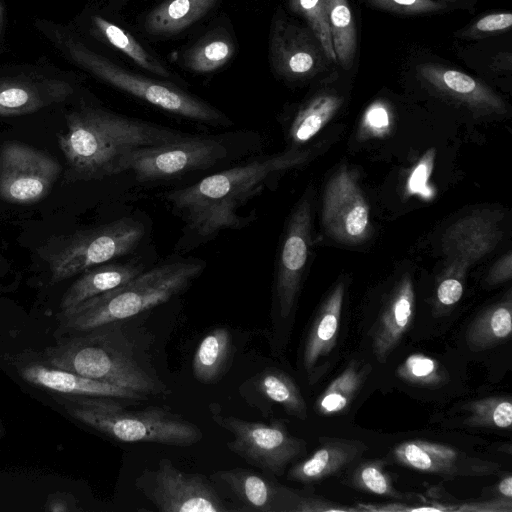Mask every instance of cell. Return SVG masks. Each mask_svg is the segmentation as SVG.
Masks as SVG:
<instances>
[{"mask_svg": "<svg viewBox=\"0 0 512 512\" xmlns=\"http://www.w3.org/2000/svg\"><path fill=\"white\" fill-rule=\"evenodd\" d=\"M66 120L67 132L59 136L58 142L66 159L69 181L117 175L120 160L129 151L189 135L92 107L73 111Z\"/></svg>", "mask_w": 512, "mask_h": 512, "instance_id": "obj_1", "label": "cell"}, {"mask_svg": "<svg viewBox=\"0 0 512 512\" xmlns=\"http://www.w3.org/2000/svg\"><path fill=\"white\" fill-rule=\"evenodd\" d=\"M295 162L289 154L254 159L244 165L209 175L200 181L167 193L185 228L202 239L226 229H240L253 221L238 215L239 209L263 192L268 180Z\"/></svg>", "mask_w": 512, "mask_h": 512, "instance_id": "obj_2", "label": "cell"}, {"mask_svg": "<svg viewBox=\"0 0 512 512\" xmlns=\"http://www.w3.org/2000/svg\"><path fill=\"white\" fill-rule=\"evenodd\" d=\"M204 270L199 260H180L143 271L128 282L60 311L59 330L75 333L118 323L185 291Z\"/></svg>", "mask_w": 512, "mask_h": 512, "instance_id": "obj_3", "label": "cell"}, {"mask_svg": "<svg viewBox=\"0 0 512 512\" xmlns=\"http://www.w3.org/2000/svg\"><path fill=\"white\" fill-rule=\"evenodd\" d=\"M47 365L148 396L164 386L138 362L116 323L71 333L43 352Z\"/></svg>", "mask_w": 512, "mask_h": 512, "instance_id": "obj_4", "label": "cell"}, {"mask_svg": "<svg viewBox=\"0 0 512 512\" xmlns=\"http://www.w3.org/2000/svg\"><path fill=\"white\" fill-rule=\"evenodd\" d=\"M51 396L73 419L115 441L188 447L203 436L196 424L162 407L128 410L113 397Z\"/></svg>", "mask_w": 512, "mask_h": 512, "instance_id": "obj_5", "label": "cell"}, {"mask_svg": "<svg viewBox=\"0 0 512 512\" xmlns=\"http://www.w3.org/2000/svg\"><path fill=\"white\" fill-rule=\"evenodd\" d=\"M50 32V38L67 58L107 84L192 121L212 126L232 125L224 113L182 90L172 81L149 78L126 70L91 50L65 29L55 27Z\"/></svg>", "mask_w": 512, "mask_h": 512, "instance_id": "obj_6", "label": "cell"}, {"mask_svg": "<svg viewBox=\"0 0 512 512\" xmlns=\"http://www.w3.org/2000/svg\"><path fill=\"white\" fill-rule=\"evenodd\" d=\"M144 234L141 222L121 218L58 237L47 245L44 256L51 271L50 282L56 284L133 252Z\"/></svg>", "mask_w": 512, "mask_h": 512, "instance_id": "obj_7", "label": "cell"}, {"mask_svg": "<svg viewBox=\"0 0 512 512\" xmlns=\"http://www.w3.org/2000/svg\"><path fill=\"white\" fill-rule=\"evenodd\" d=\"M228 156V148L213 137L191 136L129 151L119 163V174L132 172L140 182L166 180L211 168Z\"/></svg>", "mask_w": 512, "mask_h": 512, "instance_id": "obj_8", "label": "cell"}, {"mask_svg": "<svg viewBox=\"0 0 512 512\" xmlns=\"http://www.w3.org/2000/svg\"><path fill=\"white\" fill-rule=\"evenodd\" d=\"M213 419L233 435L227 443L230 451L274 475H282L288 464L305 452V442L291 435L280 420L264 423L223 415Z\"/></svg>", "mask_w": 512, "mask_h": 512, "instance_id": "obj_9", "label": "cell"}, {"mask_svg": "<svg viewBox=\"0 0 512 512\" xmlns=\"http://www.w3.org/2000/svg\"><path fill=\"white\" fill-rule=\"evenodd\" d=\"M61 173L52 155L21 143L0 148V198L29 205L45 198Z\"/></svg>", "mask_w": 512, "mask_h": 512, "instance_id": "obj_10", "label": "cell"}, {"mask_svg": "<svg viewBox=\"0 0 512 512\" xmlns=\"http://www.w3.org/2000/svg\"><path fill=\"white\" fill-rule=\"evenodd\" d=\"M145 493L161 512L230 510L205 476L181 471L166 458L159 461L154 480Z\"/></svg>", "mask_w": 512, "mask_h": 512, "instance_id": "obj_11", "label": "cell"}, {"mask_svg": "<svg viewBox=\"0 0 512 512\" xmlns=\"http://www.w3.org/2000/svg\"><path fill=\"white\" fill-rule=\"evenodd\" d=\"M321 52L323 50L310 29L275 17L270 32L269 54L278 75L300 79L313 74L321 67Z\"/></svg>", "mask_w": 512, "mask_h": 512, "instance_id": "obj_12", "label": "cell"}, {"mask_svg": "<svg viewBox=\"0 0 512 512\" xmlns=\"http://www.w3.org/2000/svg\"><path fill=\"white\" fill-rule=\"evenodd\" d=\"M394 460L424 473L448 477L485 476L497 473L500 465L471 457L450 446L424 441L409 440L393 449Z\"/></svg>", "mask_w": 512, "mask_h": 512, "instance_id": "obj_13", "label": "cell"}, {"mask_svg": "<svg viewBox=\"0 0 512 512\" xmlns=\"http://www.w3.org/2000/svg\"><path fill=\"white\" fill-rule=\"evenodd\" d=\"M307 214L302 206L292 217L279 254L275 293L282 318L291 313L297 296L300 273L307 260Z\"/></svg>", "mask_w": 512, "mask_h": 512, "instance_id": "obj_14", "label": "cell"}, {"mask_svg": "<svg viewBox=\"0 0 512 512\" xmlns=\"http://www.w3.org/2000/svg\"><path fill=\"white\" fill-rule=\"evenodd\" d=\"M19 372L27 383L50 393L113 397L126 401H141L147 398L126 388L41 363L27 364L20 368Z\"/></svg>", "mask_w": 512, "mask_h": 512, "instance_id": "obj_15", "label": "cell"}, {"mask_svg": "<svg viewBox=\"0 0 512 512\" xmlns=\"http://www.w3.org/2000/svg\"><path fill=\"white\" fill-rule=\"evenodd\" d=\"M73 93L66 81L44 77L0 80V116H19L65 101Z\"/></svg>", "mask_w": 512, "mask_h": 512, "instance_id": "obj_16", "label": "cell"}, {"mask_svg": "<svg viewBox=\"0 0 512 512\" xmlns=\"http://www.w3.org/2000/svg\"><path fill=\"white\" fill-rule=\"evenodd\" d=\"M327 228L342 239L360 237L368 224V207L359 189L345 174L330 184L324 209Z\"/></svg>", "mask_w": 512, "mask_h": 512, "instance_id": "obj_17", "label": "cell"}, {"mask_svg": "<svg viewBox=\"0 0 512 512\" xmlns=\"http://www.w3.org/2000/svg\"><path fill=\"white\" fill-rule=\"evenodd\" d=\"M366 449L357 440L324 438L321 446L310 457L290 468L287 477L299 483L320 481L355 461Z\"/></svg>", "mask_w": 512, "mask_h": 512, "instance_id": "obj_18", "label": "cell"}, {"mask_svg": "<svg viewBox=\"0 0 512 512\" xmlns=\"http://www.w3.org/2000/svg\"><path fill=\"white\" fill-rule=\"evenodd\" d=\"M414 294L409 281L402 283L385 305L373 328L372 348L384 363L401 341L413 318Z\"/></svg>", "mask_w": 512, "mask_h": 512, "instance_id": "obj_19", "label": "cell"}, {"mask_svg": "<svg viewBox=\"0 0 512 512\" xmlns=\"http://www.w3.org/2000/svg\"><path fill=\"white\" fill-rule=\"evenodd\" d=\"M342 301L343 289L338 287L318 312L307 335L303 364L311 381L320 377V361L326 359L336 345Z\"/></svg>", "mask_w": 512, "mask_h": 512, "instance_id": "obj_20", "label": "cell"}, {"mask_svg": "<svg viewBox=\"0 0 512 512\" xmlns=\"http://www.w3.org/2000/svg\"><path fill=\"white\" fill-rule=\"evenodd\" d=\"M143 271V264L138 262L104 263L92 267L81 273L64 293L60 310L72 308L89 298L114 289Z\"/></svg>", "mask_w": 512, "mask_h": 512, "instance_id": "obj_21", "label": "cell"}, {"mask_svg": "<svg viewBox=\"0 0 512 512\" xmlns=\"http://www.w3.org/2000/svg\"><path fill=\"white\" fill-rule=\"evenodd\" d=\"M225 485L244 507V510L278 511V489L264 476L243 468L221 470L212 476Z\"/></svg>", "mask_w": 512, "mask_h": 512, "instance_id": "obj_22", "label": "cell"}, {"mask_svg": "<svg viewBox=\"0 0 512 512\" xmlns=\"http://www.w3.org/2000/svg\"><path fill=\"white\" fill-rule=\"evenodd\" d=\"M217 0H164L144 19L148 34L171 36L178 34L205 16Z\"/></svg>", "mask_w": 512, "mask_h": 512, "instance_id": "obj_23", "label": "cell"}, {"mask_svg": "<svg viewBox=\"0 0 512 512\" xmlns=\"http://www.w3.org/2000/svg\"><path fill=\"white\" fill-rule=\"evenodd\" d=\"M92 27L102 40L125 54L142 69L169 81L174 79V74L168 67L124 28L99 15L92 17Z\"/></svg>", "mask_w": 512, "mask_h": 512, "instance_id": "obj_24", "label": "cell"}, {"mask_svg": "<svg viewBox=\"0 0 512 512\" xmlns=\"http://www.w3.org/2000/svg\"><path fill=\"white\" fill-rule=\"evenodd\" d=\"M371 369L369 363L350 361L317 398V413L322 416H333L345 411L364 385Z\"/></svg>", "mask_w": 512, "mask_h": 512, "instance_id": "obj_25", "label": "cell"}, {"mask_svg": "<svg viewBox=\"0 0 512 512\" xmlns=\"http://www.w3.org/2000/svg\"><path fill=\"white\" fill-rule=\"evenodd\" d=\"M232 353V337L227 328L211 330L199 343L193 356L194 377L201 383L218 380L228 365Z\"/></svg>", "mask_w": 512, "mask_h": 512, "instance_id": "obj_26", "label": "cell"}, {"mask_svg": "<svg viewBox=\"0 0 512 512\" xmlns=\"http://www.w3.org/2000/svg\"><path fill=\"white\" fill-rule=\"evenodd\" d=\"M236 52L226 32L214 31L192 45L182 57L186 69L199 74L214 72L227 64Z\"/></svg>", "mask_w": 512, "mask_h": 512, "instance_id": "obj_27", "label": "cell"}, {"mask_svg": "<svg viewBox=\"0 0 512 512\" xmlns=\"http://www.w3.org/2000/svg\"><path fill=\"white\" fill-rule=\"evenodd\" d=\"M257 390L267 399L278 403L291 416L305 420L306 402L294 382L285 372L276 368H266L254 380Z\"/></svg>", "mask_w": 512, "mask_h": 512, "instance_id": "obj_28", "label": "cell"}, {"mask_svg": "<svg viewBox=\"0 0 512 512\" xmlns=\"http://www.w3.org/2000/svg\"><path fill=\"white\" fill-rule=\"evenodd\" d=\"M511 331V305L504 303L494 306L478 316L469 325L466 340L472 349L483 350L508 339Z\"/></svg>", "mask_w": 512, "mask_h": 512, "instance_id": "obj_29", "label": "cell"}, {"mask_svg": "<svg viewBox=\"0 0 512 512\" xmlns=\"http://www.w3.org/2000/svg\"><path fill=\"white\" fill-rule=\"evenodd\" d=\"M328 17L333 48L337 62L343 69L353 65L357 36L353 16L347 0H328Z\"/></svg>", "mask_w": 512, "mask_h": 512, "instance_id": "obj_30", "label": "cell"}, {"mask_svg": "<svg viewBox=\"0 0 512 512\" xmlns=\"http://www.w3.org/2000/svg\"><path fill=\"white\" fill-rule=\"evenodd\" d=\"M420 73L427 81L453 95L478 102H488L490 99L489 91L486 88L474 78L458 70L426 64L421 66Z\"/></svg>", "mask_w": 512, "mask_h": 512, "instance_id": "obj_31", "label": "cell"}, {"mask_svg": "<svg viewBox=\"0 0 512 512\" xmlns=\"http://www.w3.org/2000/svg\"><path fill=\"white\" fill-rule=\"evenodd\" d=\"M464 424L471 427L509 429L512 424V403L509 397L491 396L469 402Z\"/></svg>", "mask_w": 512, "mask_h": 512, "instance_id": "obj_32", "label": "cell"}, {"mask_svg": "<svg viewBox=\"0 0 512 512\" xmlns=\"http://www.w3.org/2000/svg\"><path fill=\"white\" fill-rule=\"evenodd\" d=\"M339 106V99L326 95L313 99L294 119L291 135L296 142H305L312 138L328 121Z\"/></svg>", "mask_w": 512, "mask_h": 512, "instance_id": "obj_33", "label": "cell"}, {"mask_svg": "<svg viewBox=\"0 0 512 512\" xmlns=\"http://www.w3.org/2000/svg\"><path fill=\"white\" fill-rule=\"evenodd\" d=\"M289 5L294 12L306 19L325 56L337 62L330 33L328 0H289Z\"/></svg>", "mask_w": 512, "mask_h": 512, "instance_id": "obj_34", "label": "cell"}, {"mask_svg": "<svg viewBox=\"0 0 512 512\" xmlns=\"http://www.w3.org/2000/svg\"><path fill=\"white\" fill-rule=\"evenodd\" d=\"M397 374L402 380L422 387H439L446 379L440 363L423 354H412L398 367Z\"/></svg>", "mask_w": 512, "mask_h": 512, "instance_id": "obj_35", "label": "cell"}, {"mask_svg": "<svg viewBox=\"0 0 512 512\" xmlns=\"http://www.w3.org/2000/svg\"><path fill=\"white\" fill-rule=\"evenodd\" d=\"M354 487L373 494L402 498L401 494L393 487L391 478L384 470L381 460H369L360 463L351 476Z\"/></svg>", "mask_w": 512, "mask_h": 512, "instance_id": "obj_36", "label": "cell"}, {"mask_svg": "<svg viewBox=\"0 0 512 512\" xmlns=\"http://www.w3.org/2000/svg\"><path fill=\"white\" fill-rule=\"evenodd\" d=\"M380 9L397 13L418 14L433 12L443 8V5L434 0H369Z\"/></svg>", "mask_w": 512, "mask_h": 512, "instance_id": "obj_37", "label": "cell"}, {"mask_svg": "<svg viewBox=\"0 0 512 512\" xmlns=\"http://www.w3.org/2000/svg\"><path fill=\"white\" fill-rule=\"evenodd\" d=\"M512 25V14L494 13L480 18L474 25L476 31L481 33H490L504 31Z\"/></svg>", "mask_w": 512, "mask_h": 512, "instance_id": "obj_38", "label": "cell"}, {"mask_svg": "<svg viewBox=\"0 0 512 512\" xmlns=\"http://www.w3.org/2000/svg\"><path fill=\"white\" fill-rule=\"evenodd\" d=\"M463 293L462 284L454 278L442 281L437 290V297L440 303L450 306L457 303Z\"/></svg>", "mask_w": 512, "mask_h": 512, "instance_id": "obj_39", "label": "cell"}, {"mask_svg": "<svg viewBox=\"0 0 512 512\" xmlns=\"http://www.w3.org/2000/svg\"><path fill=\"white\" fill-rule=\"evenodd\" d=\"M291 511L313 512V511H359L358 508L336 506L321 499L304 498L299 500Z\"/></svg>", "mask_w": 512, "mask_h": 512, "instance_id": "obj_40", "label": "cell"}, {"mask_svg": "<svg viewBox=\"0 0 512 512\" xmlns=\"http://www.w3.org/2000/svg\"><path fill=\"white\" fill-rule=\"evenodd\" d=\"M429 176V163L428 161L422 160L418 166L414 169L409 179V190L413 193H421L422 195H428L430 191L426 186V182Z\"/></svg>", "mask_w": 512, "mask_h": 512, "instance_id": "obj_41", "label": "cell"}, {"mask_svg": "<svg viewBox=\"0 0 512 512\" xmlns=\"http://www.w3.org/2000/svg\"><path fill=\"white\" fill-rule=\"evenodd\" d=\"M366 120L369 126L378 129L387 127L389 124L388 113L381 105L372 106L366 114Z\"/></svg>", "mask_w": 512, "mask_h": 512, "instance_id": "obj_42", "label": "cell"}, {"mask_svg": "<svg viewBox=\"0 0 512 512\" xmlns=\"http://www.w3.org/2000/svg\"><path fill=\"white\" fill-rule=\"evenodd\" d=\"M498 490L504 498L511 500V498H512V477H511V475H507L499 482Z\"/></svg>", "mask_w": 512, "mask_h": 512, "instance_id": "obj_43", "label": "cell"}, {"mask_svg": "<svg viewBox=\"0 0 512 512\" xmlns=\"http://www.w3.org/2000/svg\"><path fill=\"white\" fill-rule=\"evenodd\" d=\"M3 20H4L3 7L0 2V33H1L2 27H3Z\"/></svg>", "mask_w": 512, "mask_h": 512, "instance_id": "obj_44", "label": "cell"}]
</instances>
